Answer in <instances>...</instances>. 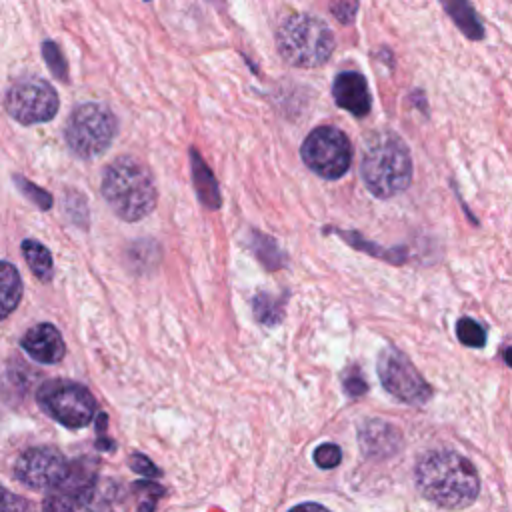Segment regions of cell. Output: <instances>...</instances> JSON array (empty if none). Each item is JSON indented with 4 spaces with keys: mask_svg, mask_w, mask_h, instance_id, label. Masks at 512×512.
Returning a JSON list of instances; mask_svg holds the SVG:
<instances>
[{
    "mask_svg": "<svg viewBox=\"0 0 512 512\" xmlns=\"http://www.w3.org/2000/svg\"><path fill=\"white\" fill-rule=\"evenodd\" d=\"M414 472L424 498L442 508H464L474 502L480 490L476 468L454 450L426 452Z\"/></svg>",
    "mask_w": 512,
    "mask_h": 512,
    "instance_id": "6da1fadb",
    "label": "cell"
},
{
    "mask_svg": "<svg viewBox=\"0 0 512 512\" xmlns=\"http://www.w3.org/2000/svg\"><path fill=\"white\" fill-rule=\"evenodd\" d=\"M360 176L376 198H392L412 182V156L406 142L390 130L376 132L366 140Z\"/></svg>",
    "mask_w": 512,
    "mask_h": 512,
    "instance_id": "7a4b0ae2",
    "label": "cell"
},
{
    "mask_svg": "<svg viewBox=\"0 0 512 512\" xmlns=\"http://www.w3.org/2000/svg\"><path fill=\"white\" fill-rule=\"evenodd\" d=\"M102 196L116 216L134 222L156 206V186L148 168L128 156L108 164L102 178Z\"/></svg>",
    "mask_w": 512,
    "mask_h": 512,
    "instance_id": "3957f363",
    "label": "cell"
},
{
    "mask_svg": "<svg viewBox=\"0 0 512 512\" xmlns=\"http://www.w3.org/2000/svg\"><path fill=\"white\" fill-rule=\"evenodd\" d=\"M276 44L288 64L314 68L332 56L334 36L324 20L310 14H294L278 28Z\"/></svg>",
    "mask_w": 512,
    "mask_h": 512,
    "instance_id": "277c9868",
    "label": "cell"
},
{
    "mask_svg": "<svg viewBox=\"0 0 512 512\" xmlns=\"http://www.w3.org/2000/svg\"><path fill=\"white\" fill-rule=\"evenodd\" d=\"M64 136L76 156L94 158L116 136V116L102 104H82L70 114Z\"/></svg>",
    "mask_w": 512,
    "mask_h": 512,
    "instance_id": "5b68a950",
    "label": "cell"
},
{
    "mask_svg": "<svg viewBox=\"0 0 512 512\" xmlns=\"http://www.w3.org/2000/svg\"><path fill=\"white\" fill-rule=\"evenodd\" d=\"M300 154L304 164L326 180L344 176L352 164V144L348 136L334 126L314 128L306 136Z\"/></svg>",
    "mask_w": 512,
    "mask_h": 512,
    "instance_id": "8992f818",
    "label": "cell"
},
{
    "mask_svg": "<svg viewBox=\"0 0 512 512\" xmlns=\"http://www.w3.org/2000/svg\"><path fill=\"white\" fill-rule=\"evenodd\" d=\"M376 372L384 390L404 404L420 406L426 404L432 396V388L410 362V358L394 346H388L378 354Z\"/></svg>",
    "mask_w": 512,
    "mask_h": 512,
    "instance_id": "52a82bcc",
    "label": "cell"
},
{
    "mask_svg": "<svg viewBox=\"0 0 512 512\" xmlns=\"http://www.w3.org/2000/svg\"><path fill=\"white\" fill-rule=\"evenodd\" d=\"M38 404L68 428L86 426L96 412V400L90 390L70 380H48L38 390Z\"/></svg>",
    "mask_w": 512,
    "mask_h": 512,
    "instance_id": "ba28073f",
    "label": "cell"
},
{
    "mask_svg": "<svg viewBox=\"0 0 512 512\" xmlns=\"http://www.w3.org/2000/svg\"><path fill=\"white\" fill-rule=\"evenodd\" d=\"M6 110L20 124L48 122L58 110V96L44 80H20L6 94Z\"/></svg>",
    "mask_w": 512,
    "mask_h": 512,
    "instance_id": "9c48e42d",
    "label": "cell"
},
{
    "mask_svg": "<svg viewBox=\"0 0 512 512\" xmlns=\"http://www.w3.org/2000/svg\"><path fill=\"white\" fill-rule=\"evenodd\" d=\"M96 482L94 462L78 460L68 468V474L44 498L42 512H84Z\"/></svg>",
    "mask_w": 512,
    "mask_h": 512,
    "instance_id": "30bf717a",
    "label": "cell"
},
{
    "mask_svg": "<svg viewBox=\"0 0 512 512\" xmlns=\"http://www.w3.org/2000/svg\"><path fill=\"white\" fill-rule=\"evenodd\" d=\"M68 462L50 446L26 450L16 462V478L30 488H54L68 474Z\"/></svg>",
    "mask_w": 512,
    "mask_h": 512,
    "instance_id": "8fae6325",
    "label": "cell"
},
{
    "mask_svg": "<svg viewBox=\"0 0 512 512\" xmlns=\"http://www.w3.org/2000/svg\"><path fill=\"white\" fill-rule=\"evenodd\" d=\"M332 96L336 106L350 112L356 118H364L372 108L370 90L366 78L360 72H340L332 84Z\"/></svg>",
    "mask_w": 512,
    "mask_h": 512,
    "instance_id": "7c38bea8",
    "label": "cell"
},
{
    "mask_svg": "<svg viewBox=\"0 0 512 512\" xmlns=\"http://www.w3.org/2000/svg\"><path fill=\"white\" fill-rule=\"evenodd\" d=\"M22 348L42 364H56L64 358L66 352L58 328L48 322L32 326L22 338Z\"/></svg>",
    "mask_w": 512,
    "mask_h": 512,
    "instance_id": "4fadbf2b",
    "label": "cell"
},
{
    "mask_svg": "<svg viewBox=\"0 0 512 512\" xmlns=\"http://www.w3.org/2000/svg\"><path fill=\"white\" fill-rule=\"evenodd\" d=\"M362 452L372 458L392 456L400 446V432L384 420H366L358 430Z\"/></svg>",
    "mask_w": 512,
    "mask_h": 512,
    "instance_id": "5bb4252c",
    "label": "cell"
},
{
    "mask_svg": "<svg viewBox=\"0 0 512 512\" xmlns=\"http://www.w3.org/2000/svg\"><path fill=\"white\" fill-rule=\"evenodd\" d=\"M128 494L112 478H98L88 498V512H126Z\"/></svg>",
    "mask_w": 512,
    "mask_h": 512,
    "instance_id": "9a60e30c",
    "label": "cell"
},
{
    "mask_svg": "<svg viewBox=\"0 0 512 512\" xmlns=\"http://www.w3.org/2000/svg\"><path fill=\"white\" fill-rule=\"evenodd\" d=\"M340 238H344L346 244L354 246L356 250L360 252H366L368 256H374L378 260H384L388 264H394V266H400L404 262H408V250L404 246H394V248H384V246H378L376 242H370L366 238H362L358 232H350V230H334Z\"/></svg>",
    "mask_w": 512,
    "mask_h": 512,
    "instance_id": "2e32d148",
    "label": "cell"
},
{
    "mask_svg": "<svg viewBox=\"0 0 512 512\" xmlns=\"http://www.w3.org/2000/svg\"><path fill=\"white\" fill-rule=\"evenodd\" d=\"M442 8L448 12L452 22L460 28V32L466 38H470V40L484 38V26H482L476 10L472 8V4H468L466 0H448V2H442Z\"/></svg>",
    "mask_w": 512,
    "mask_h": 512,
    "instance_id": "e0dca14e",
    "label": "cell"
},
{
    "mask_svg": "<svg viewBox=\"0 0 512 512\" xmlns=\"http://www.w3.org/2000/svg\"><path fill=\"white\" fill-rule=\"evenodd\" d=\"M22 298V280L18 270L0 260V320H4Z\"/></svg>",
    "mask_w": 512,
    "mask_h": 512,
    "instance_id": "ac0fdd59",
    "label": "cell"
},
{
    "mask_svg": "<svg viewBox=\"0 0 512 512\" xmlns=\"http://www.w3.org/2000/svg\"><path fill=\"white\" fill-rule=\"evenodd\" d=\"M192 172H194V184L198 190V198L202 200L204 206L210 210H216L220 206V194H218V184L204 164V160L192 150Z\"/></svg>",
    "mask_w": 512,
    "mask_h": 512,
    "instance_id": "d6986e66",
    "label": "cell"
},
{
    "mask_svg": "<svg viewBox=\"0 0 512 512\" xmlns=\"http://www.w3.org/2000/svg\"><path fill=\"white\" fill-rule=\"evenodd\" d=\"M22 252L26 256V262L30 270L34 272L36 278L40 280H50L52 278V256L48 248L36 240H24L22 242Z\"/></svg>",
    "mask_w": 512,
    "mask_h": 512,
    "instance_id": "ffe728a7",
    "label": "cell"
},
{
    "mask_svg": "<svg viewBox=\"0 0 512 512\" xmlns=\"http://www.w3.org/2000/svg\"><path fill=\"white\" fill-rule=\"evenodd\" d=\"M252 308H254V316L262 324L274 326L282 320V302L278 298L266 294V292L256 294V298L252 302Z\"/></svg>",
    "mask_w": 512,
    "mask_h": 512,
    "instance_id": "44dd1931",
    "label": "cell"
},
{
    "mask_svg": "<svg viewBox=\"0 0 512 512\" xmlns=\"http://www.w3.org/2000/svg\"><path fill=\"white\" fill-rule=\"evenodd\" d=\"M456 336L464 346L470 348H482L486 344V330L482 324H478L476 320L462 316L456 322Z\"/></svg>",
    "mask_w": 512,
    "mask_h": 512,
    "instance_id": "7402d4cb",
    "label": "cell"
},
{
    "mask_svg": "<svg viewBox=\"0 0 512 512\" xmlns=\"http://www.w3.org/2000/svg\"><path fill=\"white\" fill-rule=\"evenodd\" d=\"M134 494L142 496L138 512H154L156 498H160L164 494V490L152 482H138V484H134Z\"/></svg>",
    "mask_w": 512,
    "mask_h": 512,
    "instance_id": "603a6c76",
    "label": "cell"
},
{
    "mask_svg": "<svg viewBox=\"0 0 512 512\" xmlns=\"http://www.w3.org/2000/svg\"><path fill=\"white\" fill-rule=\"evenodd\" d=\"M14 182L18 184V188L22 190V194H26L38 208H42V210H48L50 206H52V196L46 192V190H42V188H38L36 184H32V182H28V180H24V178H20V176H16L14 178Z\"/></svg>",
    "mask_w": 512,
    "mask_h": 512,
    "instance_id": "cb8c5ba5",
    "label": "cell"
},
{
    "mask_svg": "<svg viewBox=\"0 0 512 512\" xmlns=\"http://www.w3.org/2000/svg\"><path fill=\"white\" fill-rule=\"evenodd\" d=\"M44 58L50 64V70L54 76H58L60 80H68V70H66V60L60 52V48L54 42H44Z\"/></svg>",
    "mask_w": 512,
    "mask_h": 512,
    "instance_id": "d4e9b609",
    "label": "cell"
},
{
    "mask_svg": "<svg viewBox=\"0 0 512 512\" xmlns=\"http://www.w3.org/2000/svg\"><path fill=\"white\" fill-rule=\"evenodd\" d=\"M342 460V452L336 444H320L316 450H314V462L320 466V468H334L338 466Z\"/></svg>",
    "mask_w": 512,
    "mask_h": 512,
    "instance_id": "484cf974",
    "label": "cell"
},
{
    "mask_svg": "<svg viewBox=\"0 0 512 512\" xmlns=\"http://www.w3.org/2000/svg\"><path fill=\"white\" fill-rule=\"evenodd\" d=\"M258 256H260V260L268 266V268H278L280 264H282V254H280V250H278V246L272 242V238H268V236H258Z\"/></svg>",
    "mask_w": 512,
    "mask_h": 512,
    "instance_id": "4316f807",
    "label": "cell"
},
{
    "mask_svg": "<svg viewBox=\"0 0 512 512\" xmlns=\"http://www.w3.org/2000/svg\"><path fill=\"white\" fill-rule=\"evenodd\" d=\"M342 382H344V390L348 396H362L368 390V384L356 366L350 368L348 374H344Z\"/></svg>",
    "mask_w": 512,
    "mask_h": 512,
    "instance_id": "83f0119b",
    "label": "cell"
},
{
    "mask_svg": "<svg viewBox=\"0 0 512 512\" xmlns=\"http://www.w3.org/2000/svg\"><path fill=\"white\" fill-rule=\"evenodd\" d=\"M26 510L28 506L24 500H20L18 496H14L12 492L0 486V512H26Z\"/></svg>",
    "mask_w": 512,
    "mask_h": 512,
    "instance_id": "f1b7e54d",
    "label": "cell"
},
{
    "mask_svg": "<svg viewBox=\"0 0 512 512\" xmlns=\"http://www.w3.org/2000/svg\"><path fill=\"white\" fill-rule=\"evenodd\" d=\"M356 10H358V2H338V4H332V14L342 24H350L354 20Z\"/></svg>",
    "mask_w": 512,
    "mask_h": 512,
    "instance_id": "f546056e",
    "label": "cell"
},
{
    "mask_svg": "<svg viewBox=\"0 0 512 512\" xmlns=\"http://www.w3.org/2000/svg\"><path fill=\"white\" fill-rule=\"evenodd\" d=\"M130 466H132L136 472H142V474H148V476L158 474V470L152 466V462H150L146 456H142V454H134V456L130 458Z\"/></svg>",
    "mask_w": 512,
    "mask_h": 512,
    "instance_id": "4dcf8cb0",
    "label": "cell"
},
{
    "mask_svg": "<svg viewBox=\"0 0 512 512\" xmlns=\"http://www.w3.org/2000/svg\"><path fill=\"white\" fill-rule=\"evenodd\" d=\"M290 512H330V510H326V508H324V506H320V504H312V502H308V504H300V506L292 508Z\"/></svg>",
    "mask_w": 512,
    "mask_h": 512,
    "instance_id": "1f68e13d",
    "label": "cell"
},
{
    "mask_svg": "<svg viewBox=\"0 0 512 512\" xmlns=\"http://www.w3.org/2000/svg\"><path fill=\"white\" fill-rule=\"evenodd\" d=\"M502 358H504V362L512 368V346L510 348H504V352H502Z\"/></svg>",
    "mask_w": 512,
    "mask_h": 512,
    "instance_id": "d6a6232c",
    "label": "cell"
},
{
    "mask_svg": "<svg viewBox=\"0 0 512 512\" xmlns=\"http://www.w3.org/2000/svg\"><path fill=\"white\" fill-rule=\"evenodd\" d=\"M418 96H420V92H418ZM410 98H412V102H414V104H416V94H414V92H412V96H410ZM418 104H422V108H424V110H426V104H424V98H418Z\"/></svg>",
    "mask_w": 512,
    "mask_h": 512,
    "instance_id": "836d02e7",
    "label": "cell"
}]
</instances>
